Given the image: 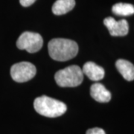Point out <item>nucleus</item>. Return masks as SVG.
I'll use <instances>...</instances> for the list:
<instances>
[{"mask_svg": "<svg viewBox=\"0 0 134 134\" xmlns=\"http://www.w3.org/2000/svg\"><path fill=\"white\" fill-rule=\"evenodd\" d=\"M75 5V0H57L52 6V12L55 15H63L72 10Z\"/></svg>", "mask_w": 134, "mask_h": 134, "instance_id": "9d476101", "label": "nucleus"}, {"mask_svg": "<svg viewBox=\"0 0 134 134\" xmlns=\"http://www.w3.org/2000/svg\"><path fill=\"white\" fill-rule=\"evenodd\" d=\"M112 10L118 16H130L134 14V6L128 3H117L113 6Z\"/></svg>", "mask_w": 134, "mask_h": 134, "instance_id": "9b49d317", "label": "nucleus"}, {"mask_svg": "<svg viewBox=\"0 0 134 134\" xmlns=\"http://www.w3.org/2000/svg\"><path fill=\"white\" fill-rule=\"evenodd\" d=\"M34 107L39 114L49 118L63 115L67 110L63 102L46 96L37 98L34 102Z\"/></svg>", "mask_w": 134, "mask_h": 134, "instance_id": "f03ea898", "label": "nucleus"}, {"mask_svg": "<svg viewBox=\"0 0 134 134\" xmlns=\"http://www.w3.org/2000/svg\"><path fill=\"white\" fill-rule=\"evenodd\" d=\"M90 95L93 99L100 103H107L111 100V93L100 83H93L90 87Z\"/></svg>", "mask_w": 134, "mask_h": 134, "instance_id": "6e6552de", "label": "nucleus"}, {"mask_svg": "<svg viewBox=\"0 0 134 134\" xmlns=\"http://www.w3.org/2000/svg\"><path fill=\"white\" fill-rule=\"evenodd\" d=\"M36 0H19V2L23 7H29L34 3Z\"/></svg>", "mask_w": 134, "mask_h": 134, "instance_id": "ddd939ff", "label": "nucleus"}, {"mask_svg": "<svg viewBox=\"0 0 134 134\" xmlns=\"http://www.w3.org/2000/svg\"><path fill=\"white\" fill-rule=\"evenodd\" d=\"M48 48L50 57L57 61L71 60L78 52V46L76 42L69 39H52L48 43Z\"/></svg>", "mask_w": 134, "mask_h": 134, "instance_id": "f257e3e1", "label": "nucleus"}, {"mask_svg": "<svg viewBox=\"0 0 134 134\" xmlns=\"http://www.w3.org/2000/svg\"><path fill=\"white\" fill-rule=\"evenodd\" d=\"M115 66L126 81H133L134 65L133 63H131L128 60L119 59L115 63Z\"/></svg>", "mask_w": 134, "mask_h": 134, "instance_id": "1a4fd4ad", "label": "nucleus"}, {"mask_svg": "<svg viewBox=\"0 0 134 134\" xmlns=\"http://www.w3.org/2000/svg\"><path fill=\"white\" fill-rule=\"evenodd\" d=\"M36 72L35 66L29 62L18 63L10 68V75L14 81L18 83H23L32 79Z\"/></svg>", "mask_w": 134, "mask_h": 134, "instance_id": "39448f33", "label": "nucleus"}, {"mask_svg": "<svg viewBox=\"0 0 134 134\" xmlns=\"http://www.w3.org/2000/svg\"><path fill=\"white\" fill-rule=\"evenodd\" d=\"M43 40L40 34L30 31L23 33L16 41L17 48L26 50L29 53H35L43 47Z\"/></svg>", "mask_w": 134, "mask_h": 134, "instance_id": "20e7f679", "label": "nucleus"}, {"mask_svg": "<svg viewBox=\"0 0 134 134\" xmlns=\"http://www.w3.org/2000/svg\"><path fill=\"white\" fill-rule=\"evenodd\" d=\"M83 75L88 77L91 81H98L104 78L105 72L104 69L100 66L91 61L86 62L82 68Z\"/></svg>", "mask_w": 134, "mask_h": 134, "instance_id": "0eeeda50", "label": "nucleus"}, {"mask_svg": "<svg viewBox=\"0 0 134 134\" xmlns=\"http://www.w3.org/2000/svg\"><path fill=\"white\" fill-rule=\"evenodd\" d=\"M104 24L109 30L110 35L113 37H124L128 34L129 25L125 19L116 21L113 17H107L104 20Z\"/></svg>", "mask_w": 134, "mask_h": 134, "instance_id": "423d86ee", "label": "nucleus"}, {"mask_svg": "<svg viewBox=\"0 0 134 134\" xmlns=\"http://www.w3.org/2000/svg\"><path fill=\"white\" fill-rule=\"evenodd\" d=\"M86 134H106L105 131L99 127H94L89 129L86 131Z\"/></svg>", "mask_w": 134, "mask_h": 134, "instance_id": "f8f14e48", "label": "nucleus"}, {"mask_svg": "<svg viewBox=\"0 0 134 134\" xmlns=\"http://www.w3.org/2000/svg\"><path fill=\"white\" fill-rule=\"evenodd\" d=\"M54 79L58 86L61 87H75L82 83L83 73L81 67L73 65L56 72Z\"/></svg>", "mask_w": 134, "mask_h": 134, "instance_id": "7ed1b4c3", "label": "nucleus"}]
</instances>
